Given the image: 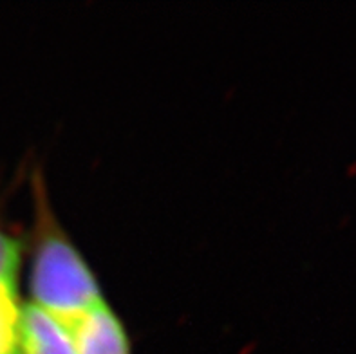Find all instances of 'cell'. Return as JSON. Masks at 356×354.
<instances>
[{
	"instance_id": "obj_5",
	"label": "cell",
	"mask_w": 356,
	"mask_h": 354,
	"mask_svg": "<svg viewBox=\"0 0 356 354\" xmlns=\"http://www.w3.org/2000/svg\"><path fill=\"white\" fill-rule=\"evenodd\" d=\"M22 246L13 234L0 226V286L15 287Z\"/></svg>"
},
{
	"instance_id": "obj_3",
	"label": "cell",
	"mask_w": 356,
	"mask_h": 354,
	"mask_svg": "<svg viewBox=\"0 0 356 354\" xmlns=\"http://www.w3.org/2000/svg\"><path fill=\"white\" fill-rule=\"evenodd\" d=\"M18 347L20 354H78L67 323L31 302L20 309Z\"/></svg>"
},
{
	"instance_id": "obj_4",
	"label": "cell",
	"mask_w": 356,
	"mask_h": 354,
	"mask_svg": "<svg viewBox=\"0 0 356 354\" xmlns=\"http://www.w3.org/2000/svg\"><path fill=\"white\" fill-rule=\"evenodd\" d=\"M18 319L20 307L15 287L0 286V354H20Z\"/></svg>"
},
{
	"instance_id": "obj_1",
	"label": "cell",
	"mask_w": 356,
	"mask_h": 354,
	"mask_svg": "<svg viewBox=\"0 0 356 354\" xmlns=\"http://www.w3.org/2000/svg\"><path fill=\"white\" fill-rule=\"evenodd\" d=\"M35 202L33 304L67 322L102 304L104 296L95 273L54 219L40 181L35 184Z\"/></svg>"
},
{
	"instance_id": "obj_2",
	"label": "cell",
	"mask_w": 356,
	"mask_h": 354,
	"mask_svg": "<svg viewBox=\"0 0 356 354\" xmlns=\"http://www.w3.org/2000/svg\"><path fill=\"white\" fill-rule=\"evenodd\" d=\"M65 323L78 354H131L125 328L105 302Z\"/></svg>"
}]
</instances>
